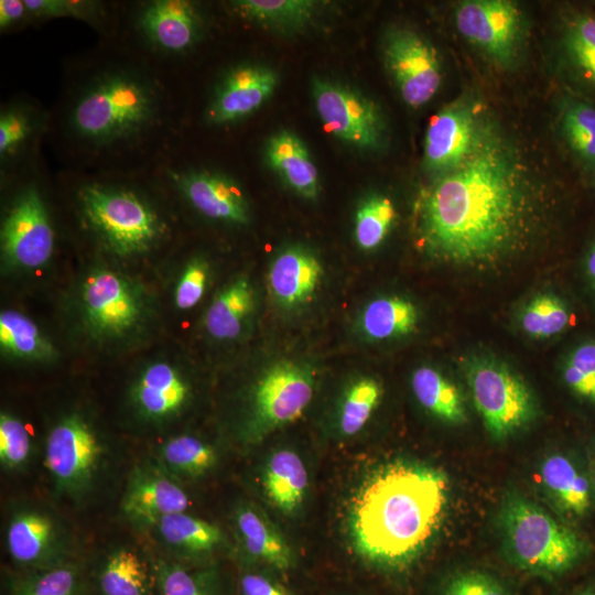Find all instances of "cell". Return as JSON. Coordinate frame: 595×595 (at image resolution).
<instances>
[{"label":"cell","mask_w":595,"mask_h":595,"mask_svg":"<svg viewBox=\"0 0 595 595\" xmlns=\"http://www.w3.org/2000/svg\"><path fill=\"white\" fill-rule=\"evenodd\" d=\"M415 208L419 242L429 256L458 267H493L531 239L540 190L519 148L483 118L470 151L435 175Z\"/></svg>","instance_id":"1"},{"label":"cell","mask_w":595,"mask_h":595,"mask_svg":"<svg viewBox=\"0 0 595 595\" xmlns=\"http://www.w3.org/2000/svg\"><path fill=\"white\" fill-rule=\"evenodd\" d=\"M448 479L433 466L396 461L361 485L349 512L358 555L390 573H404L420 559L443 520Z\"/></svg>","instance_id":"2"},{"label":"cell","mask_w":595,"mask_h":595,"mask_svg":"<svg viewBox=\"0 0 595 595\" xmlns=\"http://www.w3.org/2000/svg\"><path fill=\"white\" fill-rule=\"evenodd\" d=\"M497 528L506 561L522 574L559 583L595 564V538L520 494L505 496Z\"/></svg>","instance_id":"3"},{"label":"cell","mask_w":595,"mask_h":595,"mask_svg":"<svg viewBox=\"0 0 595 595\" xmlns=\"http://www.w3.org/2000/svg\"><path fill=\"white\" fill-rule=\"evenodd\" d=\"M155 112L151 86L137 75L116 72L99 77L80 94L71 125L86 141L113 143L140 133Z\"/></svg>","instance_id":"4"},{"label":"cell","mask_w":595,"mask_h":595,"mask_svg":"<svg viewBox=\"0 0 595 595\" xmlns=\"http://www.w3.org/2000/svg\"><path fill=\"white\" fill-rule=\"evenodd\" d=\"M465 375L474 405L494 440H506L536 419L531 389L506 364L476 356L466 363Z\"/></svg>","instance_id":"5"},{"label":"cell","mask_w":595,"mask_h":595,"mask_svg":"<svg viewBox=\"0 0 595 595\" xmlns=\"http://www.w3.org/2000/svg\"><path fill=\"white\" fill-rule=\"evenodd\" d=\"M79 201L93 229L119 256L142 253L161 235L158 215L130 191L88 185L82 188Z\"/></svg>","instance_id":"6"},{"label":"cell","mask_w":595,"mask_h":595,"mask_svg":"<svg viewBox=\"0 0 595 595\" xmlns=\"http://www.w3.org/2000/svg\"><path fill=\"white\" fill-rule=\"evenodd\" d=\"M538 480L556 516L592 536L595 495L584 442L547 454Z\"/></svg>","instance_id":"7"},{"label":"cell","mask_w":595,"mask_h":595,"mask_svg":"<svg viewBox=\"0 0 595 595\" xmlns=\"http://www.w3.org/2000/svg\"><path fill=\"white\" fill-rule=\"evenodd\" d=\"M313 391L311 372L295 363L282 361L268 369L253 391L250 440H260L299 419L311 402Z\"/></svg>","instance_id":"8"},{"label":"cell","mask_w":595,"mask_h":595,"mask_svg":"<svg viewBox=\"0 0 595 595\" xmlns=\"http://www.w3.org/2000/svg\"><path fill=\"white\" fill-rule=\"evenodd\" d=\"M316 111L325 129L360 149H377L383 140L385 123L377 105L361 93L323 78L313 80Z\"/></svg>","instance_id":"9"},{"label":"cell","mask_w":595,"mask_h":595,"mask_svg":"<svg viewBox=\"0 0 595 595\" xmlns=\"http://www.w3.org/2000/svg\"><path fill=\"white\" fill-rule=\"evenodd\" d=\"M383 60L402 99L409 106L426 104L441 86L442 71L436 51L413 30H390L383 42Z\"/></svg>","instance_id":"10"},{"label":"cell","mask_w":595,"mask_h":595,"mask_svg":"<svg viewBox=\"0 0 595 595\" xmlns=\"http://www.w3.org/2000/svg\"><path fill=\"white\" fill-rule=\"evenodd\" d=\"M54 230L40 193L34 187L21 192L1 226V252L11 267L37 269L52 257Z\"/></svg>","instance_id":"11"},{"label":"cell","mask_w":595,"mask_h":595,"mask_svg":"<svg viewBox=\"0 0 595 595\" xmlns=\"http://www.w3.org/2000/svg\"><path fill=\"white\" fill-rule=\"evenodd\" d=\"M102 454V446L90 425L79 415L63 418L50 431L44 464L63 489H83L91 479Z\"/></svg>","instance_id":"12"},{"label":"cell","mask_w":595,"mask_h":595,"mask_svg":"<svg viewBox=\"0 0 595 595\" xmlns=\"http://www.w3.org/2000/svg\"><path fill=\"white\" fill-rule=\"evenodd\" d=\"M521 12L508 0H467L458 3V32L500 65L516 57L521 35Z\"/></svg>","instance_id":"13"},{"label":"cell","mask_w":595,"mask_h":595,"mask_svg":"<svg viewBox=\"0 0 595 595\" xmlns=\"http://www.w3.org/2000/svg\"><path fill=\"white\" fill-rule=\"evenodd\" d=\"M82 303L87 325L99 336L123 335L142 315V300L137 289L109 270L96 271L86 279Z\"/></svg>","instance_id":"14"},{"label":"cell","mask_w":595,"mask_h":595,"mask_svg":"<svg viewBox=\"0 0 595 595\" xmlns=\"http://www.w3.org/2000/svg\"><path fill=\"white\" fill-rule=\"evenodd\" d=\"M482 119L467 99L455 100L435 113L425 133V167L437 175L458 164L470 151Z\"/></svg>","instance_id":"15"},{"label":"cell","mask_w":595,"mask_h":595,"mask_svg":"<svg viewBox=\"0 0 595 595\" xmlns=\"http://www.w3.org/2000/svg\"><path fill=\"white\" fill-rule=\"evenodd\" d=\"M275 73L261 65H241L221 80L208 109V119L226 123L240 119L256 109L272 94Z\"/></svg>","instance_id":"16"},{"label":"cell","mask_w":595,"mask_h":595,"mask_svg":"<svg viewBox=\"0 0 595 595\" xmlns=\"http://www.w3.org/2000/svg\"><path fill=\"white\" fill-rule=\"evenodd\" d=\"M177 183L191 205L205 217L230 224L248 221V203L231 178L201 171L182 174Z\"/></svg>","instance_id":"17"},{"label":"cell","mask_w":595,"mask_h":595,"mask_svg":"<svg viewBox=\"0 0 595 595\" xmlns=\"http://www.w3.org/2000/svg\"><path fill=\"white\" fill-rule=\"evenodd\" d=\"M560 44L577 94L595 102V14L588 6L564 12Z\"/></svg>","instance_id":"18"},{"label":"cell","mask_w":595,"mask_h":595,"mask_svg":"<svg viewBox=\"0 0 595 595\" xmlns=\"http://www.w3.org/2000/svg\"><path fill=\"white\" fill-rule=\"evenodd\" d=\"M139 26L156 47L167 52H183L195 43L201 19L188 1L155 0L141 11Z\"/></svg>","instance_id":"19"},{"label":"cell","mask_w":595,"mask_h":595,"mask_svg":"<svg viewBox=\"0 0 595 595\" xmlns=\"http://www.w3.org/2000/svg\"><path fill=\"white\" fill-rule=\"evenodd\" d=\"M323 274L320 260L310 250L293 246L272 261L268 284L274 300L286 307L307 302L316 292Z\"/></svg>","instance_id":"20"},{"label":"cell","mask_w":595,"mask_h":595,"mask_svg":"<svg viewBox=\"0 0 595 595\" xmlns=\"http://www.w3.org/2000/svg\"><path fill=\"white\" fill-rule=\"evenodd\" d=\"M190 505L185 491L159 472L133 476L122 500L126 516L139 523H156L161 518L184 512Z\"/></svg>","instance_id":"21"},{"label":"cell","mask_w":595,"mask_h":595,"mask_svg":"<svg viewBox=\"0 0 595 595\" xmlns=\"http://www.w3.org/2000/svg\"><path fill=\"white\" fill-rule=\"evenodd\" d=\"M560 133L583 183L595 176V102L571 91L561 104Z\"/></svg>","instance_id":"22"},{"label":"cell","mask_w":595,"mask_h":595,"mask_svg":"<svg viewBox=\"0 0 595 595\" xmlns=\"http://www.w3.org/2000/svg\"><path fill=\"white\" fill-rule=\"evenodd\" d=\"M188 386L177 370L163 361L150 365L133 389L139 411L150 419H164L178 412L188 398Z\"/></svg>","instance_id":"23"},{"label":"cell","mask_w":595,"mask_h":595,"mask_svg":"<svg viewBox=\"0 0 595 595\" xmlns=\"http://www.w3.org/2000/svg\"><path fill=\"white\" fill-rule=\"evenodd\" d=\"M270 166L299 195L315 198L320 191L318 173L303 142L282 130L273 134L266 147Z\"/></svg>","instance_id":"24"},{"label":"cell","mask_w":595,"mask_h":595,"mask_svg":"<svg viewBox=\"0 0 595 595\" xmlns=\"http://www.w3.org/2000/svg\"><path fill=\"white\" fill-rule=\"evenodd\" d=\"M56 541L52 519L40 511H22L9 522L7 549L11 558L22 565H41L50 560Z\"/></svg>","instance_id":"25"},{"label":"cell","mask_w":595,"mask_h":595,"mask_svg":"<svg viewBox=\"0 0 595 595\" xmlns=\"http://www.w3.org/2000/svg\"><path fill=\"white\" fill-rule=\"evenodd\" d=\"M309 484L301 457L290 451H277L263 472V488L269 500L283 513L294 512L303 501Z\"/></svg>","instance_id":"26"},{"label":"cell","mask_w":595,"mask_h":595,"mask_svg":"<svg viewBox=\"0 0 595 595\" xmlns=\"http://www.w3.org/2000/svg\"><path fill=\"white\" fill-rule=\"evenodd\" d=\"M236 524L246 551L255 559L285 571L293 564L290 547L268 519L251 507H241Z\"/></svg>","instance_id":"27"},{"label":"cell","mask_w":595,"mask_h":595,"mask_svg":"<svg viewBox=\"0 0 595 595\" xmlns=\"http://www.w3.org/2000/svg\"><path fill=\"white\" fill-rule=\"evenodd\" d=\"M255 305L253 289L240 278L225 286L210 303L205 315L208 334L220 340L236 338Z\"/></svg>","instance_id":"28"},{"label":"cell","mask_w":595,"mask_h":595,"mask_svg":"<svg viewBox=\"0 0 595 595\" xmlns=\"http://www.w3.org/2000/svg\"><path fill=\"white\" fill-rule=\"evenodd\" d=\"M411 386L419 403L435 418L454 425L467 421L462 392L439 370L429 366L418 368Z\"/></svg>","instance_id":"29"},{"label":"cell","mask_w":595,"mask_h":595,"mask_svg":"<svg viewBox=\"0 0 595 595\" xmlns=\"http://www.w3.org/2000/svg\"><path fill=\"white\" fill-rule=\"evenodd\" d=\"M418 317V310L411 301L400 296H382L365 306L359 326L367 338L386 340L413 332Z\"/></svg>","instance_id":"30"},{"label":"cell","mask_w":595,"mask_h":595,"mask_svg":"<svg viewBox=\"0 0 595 595\" xmlns=\"http://www.w3.org/2000/svg\"><path fill=\"white\" fill-rule=\"evenodd\" d=\"M0 346L6 354L26 360H48L55 354L35 323L15 310L0 314Z\"/></svg>","instance_id":"31"},{"label":"cell","mask_w":595,"mask_h":595,"mask_svg":"<svg viewBox=\"0 0 595 595\" xmlns=\"http://www.w3.org/2000/svg\"><path fill=\"white\" fill-rule=\"evenodd\" d=\"M158 531L169 545L190 553H205L215 549L220 540L218 527L184 512L161 518Z\"/></svg>","instance_id":"32"},{"label":"cell","mask_w":595,"mask_h":595,"mask_svg":"<svg viewBox=\"0 0 595 595\" xmlns=\"http://www.w3.org/2000/svg\"><path fill=\"white\" fill-rule=\"evenodd\" d=\"M102 595H148L149 573L133 551L120 549L110 554L99 573Z\"/></svg>","instance_id":"33"},{"label":"cell","mask_w":595,"mask_h":595,"mask_svg":"<svg viewBox=\"0 0 595 595\" xmlns=\"http://www.w3.org/2000/svg\"><path fill=\"white\" fill-rule=\"evenodd\" d=\"M561 378L580 405L595 411V338L580 339L569 349L562 363Z\"/></svg>","instance_id":"34"},{"label":"cell","mask_w":595,"mask_h":595,"mask_svg":"<svg viewBox=\"0 0 595 595\" xmlns=\"http://www.w3.org/2000/svg\"><path fill=\"white\" fill-rule=\"evenodd\" d=\"M433 595H518L516 584L496 571L461 566L445 573Z\"/></svg>","instance_id":"35"},{"label":"cell","mask_w":595,"mask_h":595,"mask_svg":"<svg viewBox=\"0 0 595 595\" xmlns=\"http://www.w3.org/2000/svg\"><path fill=\"white\" fill-rule=\"evenodd\" d=\"M574 321L570 304L554 293H541L523 307L520 324L534 338H551L566 331Z\"/></svg>","instance_id":"36"},{"label":"cell","mask_w":595,"mask_h":595,"mask_svg":"<svg viewBox=\"0 0 595 595\" xmlns=\"http://www.w3.org/2000/svg\"><path fill=\"white\" fill-rule=\"evenodd\" d=\"M244 18L279 29H298L312 17L315 2L307 0H239L234 2Z\"/></svg>","instance_id":"37"},{"label":"cell","mask_w":595,"mask_h":595,"mask_svg":"<svg viewBox=\"0 0 595 595\" xmlns=\"http://www.w3.org/2000/svg\"><path fill=\"white\" fill-rule=\"evenodd\" d=\"M164 465L174 473L199 476L216 463L214 448L193 435H178L166 441L160 451Z\"/></svg>","instance_id":"38"},{"label":"cell","mask_w":595,"mask_h":595,"mask_svg":"<svg viewBox=\"0 0 595 595\" xmlns=\"http://www.w3.org/2000/svg\"><path fill=\"white\" fill-rule=\"evenodd\" d=\"M397 212L390 198L382 195L368 197L355 217V239L363 250L377 248L387 237Z\"/></svg>","instance_id":"39"},{"label":"cell","mask_w":595,"mask_h":595,"mask_svg":"<svg viewBox=\"0 0 595 595\" xmlns=\"http://www.w3.org/2000/svg\"><path fill=\"white\" fill-rule=\"evenodd\" d=\"M381 387L372 378L354 381L346 390L339 413L342 434H357L368 422L381 398Z\"/></svg>","instance_id":"40"},{"label":"cell","mask_w":595,"mask_h":595,"mask_svg":"<svg viewBox=\"0 0 595 595\" xmlns=\"http://www.w3.org/2000/svg\"><path fill=\"white\" fill-rule=\"evenodd\" d=\"M14 595H79V574L66 564L44 567L21 581Z\"/></svg>","instance_id":"41"},{"label":"cell","mask_w":595,"mask_h":595,"mask_svg":"<svg viewBox=\"0 0 595 595\" xmlns=\"http://www.w3.org/2000/svg\"><path fill=\"white\" fill-rule=\"evenodd\" d=\"M31 452V436L24 423L18 418L0 415V462L6 468L22 466Z\"/></svg>","instance_id":"42"},{"label":"cell","mask_w":595,"mask_h":595,"mask_svg":"<svg viewBox=\"0 0 595 595\" xmlns=\"http://www.w3.org/2000/svg\"><path fill=\"white\" fill-rule=\"evenodd\" d=\"M158 583L161 595H213L198 576L175 564H160Z\"/></svg>","instance_id":"43"},{"label":"cell","mask_w":595,"mask_h":595,"mask_svg":"<svg viewBox=\"0 0 595 595\" xmlns=\"http://www.w3.org/2000/svg\"><path fill=\"white\" fill-rule=\"evenodd\" d=\"M208 278V267L201 259L190 262L175 289L174 301L180 310L194 307L203 298Z\"/></svg>","instance_id":"44"},{"label":"cell","mask_w":595,"mask_h":595,"mask_svg":"<svg viewBox=\"0 0 595 595\" xmlns=\"http://www.w3.org/2000/svg\"><path fill=\"white\" fill-rule=\"evenodd\" d=\"M31 118L22 109L3 110L0 116V154L1 158L14 152L31 132Z\"/></svg>","instance_id":"45"},{"label":"cell","mask_w":595,"mask_h":595,"mask_svg":"<svg viewBox=\"0 0 595 595\" xmlns=\"http://www.w3.org/2000/svg\"><path fill=\"white\" fill-rule=\"evenodd\" d=\"M24 4L30 13L42 18H87L95 12V4L87 1L25 0Z\"/></svg>","instance_id":"46"},{"label":"cell","mask_w":595,"mask_h":595,"mask_svg":"<svg viewBox=\"0 0 595 595\" xmlns=\"http://www.w3.org/2000/svg\"><path fill=\"white\" fill-rule=\"evenodd\" d=\"M242 595H290L278 581L261 574L247 573L240 580Z\"/></svg>","instance_id":"47"},{"label":"cell","mask_w":595,"mask_h":595,"mask_svg":"<svg viewBox=\"0 0 595 595\" xmlns=\"http://www.w3.org/2000/svg\"><path fill=\"white\" fill-rule=\"evenodd\" d=\"M571 582V585L561 595H595L594 566L572 578Z\"/></svg>","instance_id":"48"},{"label":"cell","mask_w":595,"mask_h":595,"mask_svg":"<svg viewBox=\"0 0 595 595\" xmlns=\"http://www.w3.org/2000/svg\"><path fill=\"white\" fill-rule=\"evenodd\" d=\"M28 11L24 1L21 0H1L0 1V26L7 29L19 21Z\"/></svg>","instance_id":"49"},{"label":"cell","mask_w":595,"mask_h":595,"mask_svg":"<svg viewBox=\"0 0 595 595\" xmlns=\"http://www.w3.org/2000/svg\"><path fill=\"white\" fill-rule=\"evenodd\" d=\"M583 270L588 288L595 296V234L587 241L583 257Z\"/></svg>","instance_id":"50"},{"label":"cell","mask_w":595,"mask_h":595,"mask_svg":"<svg viewBox=\"0 0 595 595\" xmlns=\"http://www.w3.org/2000/svg\"><path fill=\"white\" fill-rule=\"evenodd\" d=\"M583 442L585 445V450H586V454H587V458L589 463L594 495H595V434L589 435Z\"/></svg>","instance_id":"51"},{"label":"cell","mask_w":595,"mask_h":595,"mask_svg":"<svg viewBox=\"0 0 595 595\" xmlns=\"http://www.w3.org/2000/svg\"><path fill=\"white\" fill-rule=\"evenodd\" d=\"M587 186H592V188L595 191V176H594V178L588 183Z\"/></svg>","instance_id":"52"},{"label":"cell","mask_w":595,"mask_h":595,"mask_svg":"<svg viewBox=\"0 0 595 595\" xmlns=\"http://www.w3.org/2000/svg\"><path fill=\"white\" fill-rule=\"evenodd\" d=\"M588 8L595 14V2H593L591 6H588Z\"/></svg>","instance_id":"53"}]
</instances>
